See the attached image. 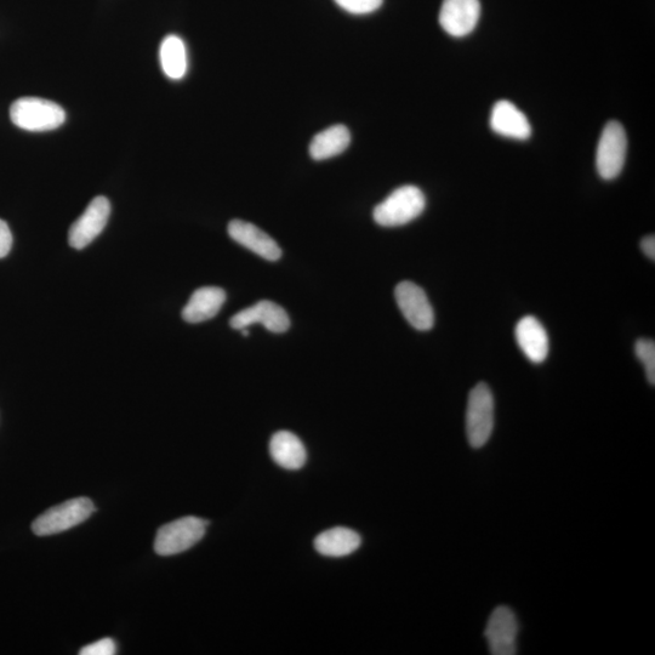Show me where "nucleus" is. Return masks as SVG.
I'll return each instance as SVG.
<instances>
[{
    "instance_id": "ddd939ff",
    "label": "nucleus",
    "mask_w": 655,
    "mask_h": 655,
    "mask_svg": "<svg viewBox=\"0 0 655 655\" xmlns=\"http://www.w3.org/2000/svg\"><path fill=\"white\" fill-rule=\"evenodd\" d=\"M516 341L524 356L533 363H543L549 355V336L537 318L526 316L517 323Z\"/></svg>"
},
{
    "instance_id": "aec40b11",
    "label": "nucleus",
    "mask_w": 655,
    "mask_h": 655,
    "mask_svg": "<svg viewBox=\"0 0 655 655\" xmlns=\"http://www.w3.org/2000/svg\"><path fill=\"white\" fill-rule=\"evenodd\" d=\"M636 357L645 366L649 384H655V343L651 339H640L635 345Z\"/></svg>"
},
{
    "instance_id": "6e6552de",
    "label": "nucleus",
    "mask_w": 655,
    "mask_h": 655,
    "mask_svg": "<svg viewBox=\"0 0 655 655\" xmlns=\"http://www.w3.org/2000/svg\"><path fill=\"white\" fill-rule=\"evenodd\" d=\"M111 204L106 197H96L90 202L85 212L71 226L68 242L74 249L88 247L104 231L110 219Z\"/></svg>"
},
{
    "instance_id": "9d476101",
    "label": "nucleus",
    "mask_w": 655,
    "mask_h": 655,
    "mask_svg": "<svg viewBox=\"0 0 655 655\" xmlns=\"http://www.w3.org/2000/svg\"><path fill=\"white\" fill-rule=\"evenodd\" d=\"M480 16V0H443L438 20L449 36L461 38L475 30Z\"/></svg>"
},
{
    "instance_id": "6ab92c4d",
    "label": "nucleus",
    "mask_w": 655,
    "mask_h": 655,
    "mask_svg": "<svg viewBox=\"0 0 655 655\" xmlns=\"http://www.w3.org/2000/svg\"><path fill=\"white\" fill-rule=\"evenodd\" d=\"M159 58L165 76L174 81L184 78L187 72V53L185 43L178 36H168L164 39Z\"/></svg>"
},
{
    "instance_id": "39448f33",
    "label": "nucleus",
    "mask_w": 655,
    "mask_h": 655,
    "mask_svg": "<svg viewBox=\"0 0 655 655\" xmlns=\"http://www.w3.org/2000/svg\"><path fill=\"white\" fill-rule=\"evenodd\" d=\"M208 522L195 516L180 518L158 529L155 551L161 556L181 554L201 541Z\"/></svg>"
},
{
    "instance_id": "9b49d317",
    "label": "nucleus",
    "mask_w": 655,
    "mask_h": 655,
    "mask_svg": "<svg viewBox=\"0 0 655 655\" xmlns=\"http://www.w3.org/2000/svg\"><path fill=\"white\" fill-rule=\"evenodd\" d=\"M260 323L272 333H284L290 327L288 313L283 307L272 303L269 300H261L254 306L238 312L231 318L230 324L233 329L242 330Z\"/></svg>"
},
{
    "instance_id": "5701e85b",
    "label": "nucleus",
    "mask_w": 655,
    "mask_h": 655,
    "mask_svg": "<svg viewBox=\"0 0 655 655\" xmlns=\"http://www.w3.org/2000/svg\"><path fill=\"white\" fill-rule=\"evenodd\" d=\"M11 246H13V235H11L7 222L0 219V259L10 253Z\"/></svg>"
},
{
    "instance_id": "f257e3e1",
    "label": "nucleus",
    "mask_w": 655,
    "mask_h": 655,
    "mask_svg": "<svg viewBox=\"0 0 655 655\" xmlns=\"http://www.w3.org/2000/svg\"><path fill=\"white\" fill-rule=\"evenodd\" d=\"M425 207L426 198L419 187L402 186L375 207L373 218L383 227L403 226L419 218Z\"/></svg>"
},
{
    "instance_id": "b1692460",
    "label": "nucleus",
    "mask_w": 655,
    "mask_h": 655,
    "mask_svg": "<svg viewBox=\"0 0 655 655\" xmlns=\"http://www.w3.org/2000/svg\"><path fill=\"white\" fill-rule=\"evenodd\" d=\"M641 249L648 259L655 260V238L653 235L642 239Z\"/></svg>"
},
{
    "instance_id": "0eeeda50",
    "label": "nucleus",
    "mask_w": 655,
    "mask_h": 655,
    "mask_svg": "<svg viewBox=\"0 0 655 655\" xmlns=\"http://www.w3.org/2000/svg\"><path fill=\"white\" fill-rule=\"evenodd\" d=\"M398 307L415 329L426 332L434 327L435 312L423 289L413 282H402L395 290Z\"/></svg>"
},
{
    "instance_id": "423d86ee",
    "label": "nucleus",
    "mask_w": 655,
    "mask_h": 655,
    "mask_svg": "<svg viewBox=\"0 0 655 655\" xmlns=\"http://www.w3.org/2000/svg\"><path fill=\"white\" fill-rule=\"evenodd\" d=\"M626 151L628 138L623 125L617 121L608 122L602 131L596 152V168L602 179L613 180L622 173Z\"/></svg>"
},
{
    "instance_id": "a211bd4d",
    "label": "nucleus",
    "mask_w": 655,
    "mask_h": 655,
    "mask_svg": "<svg viewBox=\"0 0 655 655\" xmlns=\"http://www.w3.org/2000/svg\"><path fill=\"white\" fill-rule=\"evenodd\" d=\"M351 134L345 125H333L312 139L310 155L315 161L341 155L350 146Z\"/></svg>"
},
{
    "instance_id": "412c9836",
    "label": "nucleus",
    "mask_w": 655,
    "mask_h": 655,
    "mask_svg": "<svg viewBox=\"0 0 655 655\" xmlns=\"http://www.w3.org/2000/svg\"><path fill=\"white\" fill-rule=\"evenodd\" d=\"M341 9L355 15H366L377 11L384 0H334Z\"/></svg>"
},
{
    "instance_id": "dca6fc26",
    "label": "nucleus",
    "mask_w": 655,
    "mask_h": 655,
    "mask_svg": "<svg viewBox=\"0 0 655 655\" xmlns=\"http://www.w3.org/2000/svg\"><path fill=\"white\" fill-rule=\"evenodd\" d=\"M270 453L275 463L287 470H299L306 463V449L292 432L279 431L270 442Z\"/></svg>"
},
{
    "instance_id": "f8f14e48",
    "label": "nucleus",
    "mask_w": 655,
    "mask_h": 655,
    "mask_svg": "<svg viewBox=\"0 0 655 655\" xmlns=\"http://www.w3.org/2000/svg\"><path fill=\"white\" fill-rule=\"evenodd\" d=\"M229 235L233 241L265 260L277 261L281 259L282 249L279 248L275 239L259 229L258 226L250 224V222L232 220L229 224Z\"/></svg>"
},
{
    "instance_id": "f03ea898",
    "label": "nucleus",
    "mask_w": 655,
    "mask_h": 655,
    "mask_svg": "<svg viewBox=\"0 0 655 655\" xmlns=\"http://www.w3.org/2000/svg\"><path fill=\"white\" fill-rule=\"evenodd\" d=\"M10 119L17 128L27 131L58 129L66 121L64 108L41 98H21L10 107Z\"/></svg>"
},
{
    "instance_id": "1a4fd4ad",
    "label": "nucleus",
    "mask_w": 655,
    "mask_h": 655,
    "mask_svg": "<svg viewBox=\"0 0 655 655\" xmlns=\"http://www.w3.org/2000/svg\"><path fill=\"white\" fill-rule=\"evenodd\" d=\"M518 622L512 609L505 606L495 608L484 632L489 651L493 655H514L517 653Z\"/></svg>"
},
{
    "instance_id": "4be33fe9",
    "label": "nucleus",
    "mask_w": 655,
    "mask_h": 655,
    "mask_svg": "<svg viewBox=\"0 0 655 655\" xmlns=\"http://www.w3.org/2000/svg\"><path fill=\"white\" fill-rule=\"evenodd\" d=\"M117 647L112 639H104L81 649L79 654L82 655H113L116 654Z\"/></svg>"
},
{
    "instance_id": "f3484780",
    "label": "nucleus",
    "mask_w": 655,
    "mask_h": 655,
    "mask_svg": "<svg viewBox=\"0 0 655 655\" xmlns=\"http://www.w3.org/2000/svg\"><path fill=\"white\" fill-rule=\"evenodd\" d=\"M360 534L345 527H335L323 532L315 540V548L323 556L344 557L361 546Z\"/></svg>"
},
{
    "instance_id": "20e7f679",
    "label": "nucleus",
    "mask_w": 655,
    "mask_h": 655,
    "mask_svg": "<svg viewBox=\"0 0 655 655\" xmlns=\"http://www.w3.org/2000/svg\"><path fill=\"white\" fill-rule=\"evenodd\" d=\"M94 511L93 501L88 498L68 500L39 516L32 523V531L38 537L66 532L87 521Z\"/></svg>"
},
{
    "instance_id": "4468645a",
    "label": "nucleus",
    "mask_w": 655,
    "mask_h": 655,
    "mask_svg": "<svg viewBox=\"0 0 655 655\" xmlns=\"http://www.w3.org/2000/svg\"><path fill=\"white\" fill-rule=\"evenodd\" d=\"M491 128L495 134L505 138L527 140L531 138L532 127L524 113L510 101L501 100L494 105Z\"/></svg>"
},
{
    "instance_id": "2eb2a0df",
    "label": "nucleus",
    "mask_w": 655,
    "mask_h": 655,
    "mask_svg": "<svg viewBox=\"0 0 655 655\" xmlns=\"http://www.w3.org/2000/svg\"><path fill=\"white\" fill-rule=\"evenodd\" d=\"M226 293L221 288L204 287L192 294L189 303L182 310V318L189 323L212 320L225 304Z\"/></svg>"
},
{
    "instance_id": "7ed1b4c3",
    "label": "nucleus",
    "mask_w": 655,
    "mask_h": 655,
    "mask_svg": "<svg viewBox=\"0 0 655 655\" xmlns=\"http://www.w3.org/2000/svg\"><path fill=\"white\" fill-rule=\"evenodd\" d=\"M494 429V397L487 384L471 390L466 409V436L472 448L486 446Z\"/></svg>"
}]
</instances>
